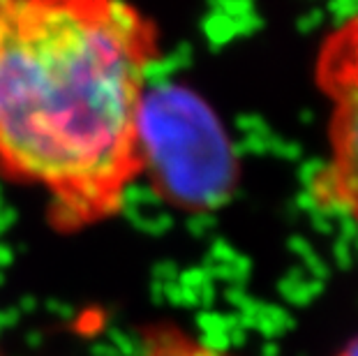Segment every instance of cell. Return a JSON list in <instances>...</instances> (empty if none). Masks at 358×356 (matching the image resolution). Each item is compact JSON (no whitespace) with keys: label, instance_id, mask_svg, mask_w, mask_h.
<instances>
[{"label":"cell","instance_id":"cell-1","mask_svg":"<svg viewBox=\"0 0 358 356\" xmlns=\"http://www.w3.org/2000/svg\"><path fill=\"white\" fill-rule=\"evenodd\" d=\"M155 21L127 0H0V173L65 232L104 222L143 171Z\"/></svg>","mask_w":358,"mask_h":356},{"label":"cell","instance_id":"cell-2","mask_svg":"<svg viewBox=\"0 0 358 356\" xmlns=\"http://www.w3.org/2000/svg\"><path fill=\"white\" fill-rule=\"evenodd\" d=\"M143 169L166 199L185 208H213L236 183L234 150L222 125L185 90L146 97L141 118Z\"/></svg>","mask_w":358,"mask_h":356},{"label":"cell","instance_id":"cell-3","mask_svg":"<svg viewBox=\"0 0 358 356\" xmlns=\"http://www.w3.org/2000/svg\"><path fill=\"white\" fill-rule=\"evenodd\" d=\"M315 86L326 102V153L308 192L319 211L358 229V10L322 37Z\"/></svg>","mask_w":358,"mask_h":356},{"label":"cell","instance_id":"cell-4","mask_svg":"<svg viewBox=\"0 0 358 356\" xmlns=\"http://www.w3.org/2000/svg\"><path fill=\"white\" fill-rule=\"evenodd\" d=\"M141 356H234L213 345H206L176 329H159L148 338Z\"/></svg>","mask_w":358,"mask_h":356},{"label":"cell","instance_id":"cell-5","mask_svg":"<svg viewBox=\"0 0 358 356\" xmlns=\"http://www.w3.org/2000/svg\"><path fill=\"white\" fill-rule=\"evenodd\" d=\"M338 356H358V338L356 340H352V343H349L345 350H342Z\"/></svg>","mask_w":358,"mask_h":356}]
</instances>
